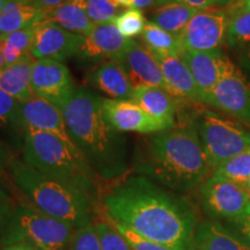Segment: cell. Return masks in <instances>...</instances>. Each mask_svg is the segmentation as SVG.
Returning <instances> with one entry per match:
<instances>
[{
  "label": "cell",
  "instance_id": "51",
  "mask_svg": "<svg viewBox=\"0 0 250 250\" xmlns=\"http://www.w3.org/2000/svg\"><path fill=\"white\" fill-rule=\"evenodd\" d=\"M19 1H21V2H22V0H19Z\"/></svg>",
  "mask_w": 250,
  "mask_h": 250
},
{
  "label": "cell",
  "instance_id": "15",
  "mask_svg": "<svg viewBox=\"0 0 250 250\" xmlns=\"http://www.w3.org/2000/svg\"><path fill=\"white\" fill-rule=\"evenodd\" d=\"M21 115L26 132L39 131L55 134L64 142L74 145L68 134L62 110L50 102L34 95L30 100L21 103Z\"/></svg>",
  "mask_w": 250,
  "mask_h": 250
},
{
  "label": "cell",
  "instance_id": "5",
  "mask_svg": "<svg viewBox=\"0 0 250 250\" xmlns=\"http://www.w3.org/2000/svg\"><path fill=\"white\" fill-rule=\"evenodd\" d=\"M22 159L50 179L76 188L98 204L101 201L100 179L73 144L55 134L27 131Z\"/></svg>",
  "mask_w": 250,
  "mask_h": 250
},
{
  "label": "cell",
  "instance_id": "42",
  "mask_svg": "<svg viewBox=\"0 0 250 250\" xmlns=\"http://www.w3.org/2000/svg\"><path fill=\"white\" fill-rule=\"evenodd\" d=\"M64 1H66V0H34L30 5L39 8L40 11H48V9H51L56 6L62 4Z\"/></svg>",
  "mask_w": 250,
  "mask_h": 250
},
{
  "label": "cell",
  "instance_id": "29",
  "mask_svg": "<svg viewBox=\"0 0 250 250\" xmlns=\"http://www.w3.org/2000/svg\"><path fill=\"white\" fill-rule=\"evenodd\" d=\"M212 174L247 188L250 180V148L235 158L230 159L221 167L212 171Z\"/></svg>",
  "mask_w": 250,
  "mask_h": 250
},
{
  "label": "cell",
  "instance_id": "26",
  "mask_svg": "<svg viewBox=\"0 0 250 250\" xmlns=\"http://www.w3.org/2000/svg\"><path fill=\"white\" fill-rule=\"evenodd\" d=\"M140 37H142L144 45L153 54L181 57L184 52L180 36L168 33L149 21L146 23L145 29L143 30Z\"/></svg>",
  "mask_w": 250,
  "mask_h": 250
},
{
  "label": "cell",
  "instance_id": "38",
  "mask_svg": "<svg viewBox=\"0 0 250 250\" xmlns=\"http://www.w3.org/2000/svg\"><path fill=\"white\" fill-rule=\"evenodd\" d=\"M14 158L15 155L11 147H8V145H6L2 140H0V168L4 170L8 169L9 165Z\"/></svg>",
  "mask_w": 250,
  "mask_h": 250
},
{
  "label": "cell",
  "instance_id": "11",
  "mask_svg": "<svg viewBox=\"0 0 250 250\" xmlns=\"http://www.w3.org/2000/svg\"><path fill=\"white\" fill-rule=\"evenodd\" d=\"M31 88L34 95L62 110L73 95L77 86L62 62L36 59L31 68Z\"/></svg>",
  "mask_w": 250,
  "mask_h": 250
},
{
  "label": "cell",
  "instance_id": "9",
  "mask_svg": "<svg viewBox=\"0 0 250 250\" xmlns=\"http://www.w3.org/2000/svg\"><path fill=\"white\" fill-rule=\"evenodd\" d=\"M208 104L250 124V83L229 59L212 90Z\"/></svg>",
  "mask_w": 250,
  "mask_h": 250
},
{
  "label": "cell",
  "instance_id": "17",
  "mask_svg": "<svg viewBox=\"0 0 250 250\" xmlns=\"http://www.w3.org/2000/svg\"><path fill=\"white\" fill-rule=\"evenodd\" d=\"M181 58L191 72L201 95L202 103L208 104L212 90L218 83L226 65L227 57L217 51H184Z\"/></svg>",
  "mask_w": 250,
  "mask_h": 250
},
{
  "label": "cell",
  "instance_id": "23",
  "mask_svg": "<svg viewBox=\"0 0 250 250\" xmlns=\"http://www.w3.org/2000/svg\"><path fill=\"white\" fill-rule=\"evenodd\" d=\"M175 96L161 87L138 85L134 87L131 101L140 105L144 110L159 120L175 124L177 107Z\"/></svg>",
  "mask_w": 250,
  "mask_h": 250
},
{
  "label": "cell",
  "instance_id": "10",
  "mask_svg": "<svg viewBox=\"0 0 250 250\" xmlns=\"http://www.w3.org/2000/svg\"><path fill=\"white\" fill-rule=\"evenodd\" d=\"M227 11L202 9L195 14L181 35L184 51H217L224 44L228 28Z\"/></svg>",
  "mask_w": 250,
  "mask_h": 250
},
{
  "label": "cell",
  "instance_id": "34",
  "mask_svg": "<svg viewBox=\"0 0 250 250\" xmlns=\"http://www.w3.org/2000/svg\"><path fill=\"white\" fill-rule=\"evenodd\" d=\"M67 250H101L95 224L74 230Z\"/></svg>",
  "mask_w": 250,
  "mask_h": 250
},
{
  "label": "cell",
  "instance_id": "39",
  "mask_svg": "<svg viewBox=\"0 0 250 250\" xmlns=\"http://www.w3.org/2000/svg\"><path fill=\"white\" fill-rule=\"evenodd\" d=\"M13 186L14 183L11 176L6 174V170L0 168V193L13 196Z\"/></svg>",
  "mask_w": 250,
  "mask_h": 250
},
{
  "label": "cell",
  "instance_id": "20",
  "mask_svg": "<svg viewBox=\"0 0 250 250\" xmlns=\"http://www.w3.org/2000/svg\"><path fill=\"white\" fill-rule=\"evenodd\" d=\"M35 61L33 56L27 54L13 64L5 65L0 70V90L20 103L33 98L31 68Z\"/></svg>",
  "mask_w": 250,
  "mask_h": 250
},
{
  "label": "cell",
  "instance_id": "30",
  "mask_svg": "<svg viewBox=\"0 0 250 250\" xmlns=\"http://www.w3.org/2000/svg\"><path fill=\"white\" fill-rule=\"evenodd\" d=\"M116 26L118 31L125 39L132 40V37L142 35L143 30L145 29L146 20L145 15L142 9L138 8H126L120 12L114 20L110 21Z\"/></svg>",
  "mask_w": 250,
  "mask_h": 250
},
{
  "label": "cell",
  "instance_id": "4",
  "mask_svg": "<svg viewBox=\"0 0 250 250\" xmlns=\"http://www.w3.org/2000/svg\"><path fill=\"white\" fill-rule=\"evenodd\" d=\"M8 171L15 188L43 213L70 224L76 229L99 220L98 203L76 188L50 179L23 159L15 156Z\"/></svg>",
  "mask_w": 250,
  "mask_h": 250
},
{
  "label": "cell",
  "instance_id": "18",
  "mask_svg": "<svg viewBox=\"0 0 250 250\" xmlns=\"http://www.w3.org/2000/svg\"><path fill=\"white\" fill-rule=\"evenodd\" d=\"M88 87L107 94L112 100H132L134 87L129 74L118 61H108L96 65L85 78Z\"/></svg>",
  "mask_w": 250,
  "mask_h": 250
},
{
  "label": "cell",
  "instance_id": "28",
  "mask_svg": "<svg viewBox=\"0 0 250 250\" xmlns=\"http://www.w3.org/2000/svg\"><path fill=\"white\" fill-rule=\"evenodd\" d=\"M228 28L226 43L232 48L250 44V12L233 8L228 12Z\"/></svg>",
  "mask_w": 250,
  "mask_h": 250
},
{
  "label": "cell",
  "instance_id": "40",
  "mask_svg": "<svg viewBox=\"0 0 250 250\" xmlns=\"http://www.w3.org/2000/svg\"><path fill=\"white\" fill-rule=\"evenodd\" d=\"M173 1L182 2V4H186L188 6H190V7L198 9V11L214 7L212 0H173Z\"/></svg>",
  "mask_w": 250,
  "mask_h": 250
},
{
  "label": "cell",
  "instance_id": "14",
  "mask_svg": "<svg viewBox=\"0 0 250 250\" xmlns=\"http://www.w3.org/2000/svg\"><path fill=\"white\" fill-rule=\"evenodd\" d=\"M130 42L131 40L125 39L112 22L95 24L88 35L83 37L76 57L87 64L118 61Z\"/></svg>",
  "mask_w": 250,
  "mask_h": 250
},
{
  "label": "cell",
  "instance_id": "41",
  "mask_svg": "<svg viewBox=\"0 0 250 250\" xmlns=\"http://www.w3.org/2000/svg\"><path fill=\"white\" fill-rule=\"evenodd\" d=\"M173 1V0H134L133 8L145 9V8H155L166 2Z\"/></svg>",
  "mask_w": 250,
  "mask_h": 250
},
{
  "label": "cell",
  "instance_id": "24",
  "mask_svg": "<svg viewBox=\"0 0 250 250\" xmlns=\"http://www.w3.org/2000/svg\"><path fill=\"white\" fill-rule=\"evenodd\" d=\"M197 12L198 9L182 2L169 1L153 8L149 22H153L168 33L181 36Z\"/></svg>",
  "mask_w": 250,
  "mask_h": 250
},
{
  "label": "cell",
  "instance_id": "33",
  "mask_svg": "<svg viewBox=\"0 0 250 250\" xmlns=\"http://www.w3.org/2000/svg\"><path fill=\"white\" fill-rule=\"evenodd\" d=\"M120 13L114 0H87V14L94 24L110 22Z\"/></svg>",
  "mask_w": 250,
  "mask_h": 250
},
{
  "label": "cell",
  "instance_id": "2",
  "mask_svg": "<svg viewBox=\"0 0 250 250\" xmlns=\"http://www.w3.org/2000/svg\"><path fill=\"white\" fill-rule=\"evenodd\" d=\"M101 101L89 87L77 86L62 112L72 142L94 173L105 182H116L130 170L129 138L111 126Z\"/></svg>",
  "mask_w": 250,
  "mask_h": 250
},
{
  "label": "cell",
  "instance_id": "16",
  "mask_svg": "<svg viewBox=\"0 0 250 250\" xmlns=\"http://www.w3.org/2000/svg\"><path fill=\"white\" fill-rule=\"evenodd\" d=\"M118 62L129 74L133 87L149 85L168 90L160 65L152 52L144 44L131 40L129 46Z\"/></svg>",
  "mask_w": 250,
  "mask_h": 250
},
{
  "label": "cell",
  "instance_id": "6",
  "mask_svg": "<svg viewBox=\"0 0 250 250\" xmlns=\"http://www.w3.org/2000/svg\"><path fill=\"white\" fill-rule=\"evenodd\" d=\"M76 228L37 210L29 202L17 203L0 246L27 242L42 250H67Z\"/></svg>",
  "mask_w": 250,
  "mask_h": 250
},
{
  "label": "cell",
  "instance_id": "36",
  "mask_svg": "<svg viewBox=\"0 0 250 250\" xmlns=\"http://www.w3.org/2000/svg\"><path fill=\"white\" fill-rule=\"evenodd\" d=\"M223 224L250 247V211L242 217L225 221Z\"/></svg>",
  "mask_w": 250,
  "mask_h": 250
},
{
  "label": "cell",
  "instance_id": "47",
  "mask_svg": "<svg viewBox=\"0 0 250 250\" xmlns=\"http://www.w3.org/2000/svg\"><path fill=\"white\" fill-rule=\"evenodd\" d=\"M212 1H213L214 7L215 6H221V7H225V6L233 4L234 1H239V0H212Z\"/></svg>",
  "mask_w": 250,
  "mask_h": 250
},
{
  "label": "cell",
  "instance_id": "32",
  "mask_svg": "<svg viewBox=\"0 0 250 250\" xmlns=\"http://www.w3.org/2000/svg\"><path fill=\"white\" fill-rule=\"evenodd\" d=\"M101 250H132L122 233L108 220L95 223Z\"/></svg>",
  "mask_w": 250,
  "mask_h": 250
},
{
  "label": "cell",
  "instance_id": "43",
  "mask_svg": "<svg viewBox=\"0 0 250 250\" xmlns=\"http://www.w3.org/2000/svg\"><path fill=\"white\" fill-rule=\"evenodd\" d=\"M240 64L246 71L250 72V44L247 45L240 56Z\"/></svg>",
  "mask_w": 250,
  "mask_h": 250
},
{
  "label": "cell",
  "instance_id": "31",
  "mask_svg": "<svg viewBox=\"0 0 250 250\" xmlns=\"http://www.w3.org/2000/svg\"><path fill=\"white\" fill-rule=\"evenodd\" d=\"M0 124L6 125L24 138L26 130L21 115V103L0 90Z\"/></svg>",
  "mask_w": 250,
  "mask_h": 250
},
{
  "label": "cell",
  "instance_id": "46",
  "mask_svg": "<svg viewBox=\"0 0 250 250\" xmlns=\"http://www.w3.org/2000/svg\"><path fill=\"white\" fill-rule=\"evenodd\" d=\"M116 4L120 6V7H125V8H132L134 0H114Z\"/></svg>",
  "mask_w": 250,
  "mask_h": 250
},
{
  "label": "cell",
  "instance_id": "37",
  "mask_svg": "<svg viewBox=\"0 0 250 250\" xmlns=\"http://www.w3.org/2000/svg\"><path fill=\"white\" fill-rule=\"evenodd\" d=\"M15 204L17 203H15L13 196L0 193V239H1L2 233L7 226Z\"/></svg>",
  "mask_w": 250,
  "mask_h": 250
},
{
  "label": "cell",
  "instance_id": "13",
  "mask_svg": "<svg viewBox=\"0 0 250 250\" xmlns=\"http://www.w3.org/2000/svg\"><path fill=\"white\" fill-rule=\"evenodd\" d=\"M83 37L54 22L42 21L35 26L30 55L35 59H54L64 62L76 57Z\"/></svg>",
  "mask_w": 250,
  "mask_h": 250
},
{
  "label": "cell",
  "instance_id": "35",
  "mask_svg": "<svg viewBox=\"0 0 250 250\" xmlns=\"http://www.w3.org/2000/svg\"><path fill=\"white\" fill-rule=\"evenodd\" d=\"M114 226L116 227L122 233V235L126 239V241L129 242V245L132 250H175L168 246L161 245V243L145 239V237L140 236L138 234L132 232V230H130L129 228L120 226V225H114Z\"/></svg>",
  "mask_w": 250,
  "mask_h": 250
},
{
  "label": "cell",
  "instance_id": "19",
  "mask_svg": "<svg viewBox=\"0 0 250 250\" xmlns=\"http://www.w3.org/2000/svg\"><path fill=\"white\" fill-rule=\"evenodd\" d=\"M153 56L160 65L167 89L171 95L193 102H202L195 79L182 58L160 54H153Z\"/></svg>",
  "mask_w": 250,
  "mask_h": 250
},
{
  "label": "cell",
  "instance_id": "45",
  "mask_svg": "<svg viewBox=\"0 0 250 250\" xmlns=\"http://www.w3.org/2000/svg\"><path fill=\"white\" fill-rule=\"evenodd\" d=\"M235 8L243 9V11H249L250 12V0H239L237 4L234 6Z\"/></svg>",
  "mask_w": 250,
  "mask_h": 250
},
{
  "label": "cell",
  "instance_id": "21",
  "mask_svg": "<svg viewBox=\"0 0 250 250\" xmlns=\"http://www.w3.org/2000/svg\"><path fill=\"white\" fill-rule=\"evenodd\" d=\"M195 250H250V247L223 223L199 221L193 237Z\"/></svg>",
  "mask_w": 250,
  "mask_h": 250
},
{
  "label": "cell",
  "instance_id": "44",
  "mask_svg": "<svg viewBox=\"0 0 250 250\" xmlns=\"http://www.w3.org/2000/svg\"><path fill=\"white\" fill-rule=\"evenodd\" d=\"M2 250H42V249L37 248V247L30 245V243L20 242V243H15V245L4 247Z\"/></svg>",
  "mask_w": 250,
  "mask_h": 250
},
{
  "label": "cell",
  "instance_id": "8",
  "mask_svg": "<svg viewBox=\"0 0 250 250\" xmlns=\"http://www.w3.org/2000/svg\"><path fill=\"white\" fill-rule=\"evenodd\" d=\"M202 210L210 220H234L250 211L248 189L218 175L210 176L198 187Z\"/></svg>",
  "mask_w": 250,
  "mask_h": 250
},
{
  "label": "cell",
  "instance_id": "12",
  "mask_svg": "<svg viewBox=\"0 0 250 250\" xmlns=\"http://www.w3.org/2000/svg\"><path fill=\"white\" fill-rule=\"evenodd\" d=\"M101 108L103 115L111 126L123 133L152 134L174 127V124L155 118L130 100L102 98Z\"/></svg>",
  "mask_w": 250,
  "mask_h": 250
},
{
  "label": "cell",
  "instance_id": "50",
  "mask_svg": "<svg viewBox=\"0 0 250 250\" xmlns=\"http://www.w3.org/2000/svg\"><path fill=\"white\" fill-rule=\"evenodd\" d=\"M247 189H248V191H250V180H249V182H248V186H247Z\"/></svg>",
  "mask_w": 250,
  "mask_h": 250
},
{
  "label": "cell",
  "instance_id": "48",
  "mask_svg": "<svg viewBox=\"0 0 250 250\" xmlns=\"http://www.w3.org/2000/svg\"><path fill=\"white\" fill-rule=\"evenodd\" d=\"M9 1V0H0V12L4 9V7L6 5H7V2Z\"/></svg>",
  "mask_w": 250,
  "mask_h": 250
},
{
  "label": "cell",
  "instance_id": "49",
  "mask_svg": "<svg viewBox=\"0 0 250 250\" xmlns=\"http://www.w3.org/2000/svg\"><path fill=\"white\" fill-rule=\"evenodd\" d=\"M34 0H22V2H24V4H31Z\"/></svg>",
  "mask_w": 250,
  "mask_h": 250
},
{
  "label": "cell",
  "instance_id": "3",
  "mask_svg": "<svg viewBox=\"0 0 250 250\" xmlns=\"http://www.w3.org/2000/svg\"><path fill=\"white\" fill-rule=\"evenodd\" d=\"M132 170L175 192L196 189L212 171L196 127L152 133Z\"/></svg>",
  "mask_w": 250,
  "mask_h": 250
},
{
  "label": "cell",
  "instance_id": "7",
  "mask_svg": "<svg viewBox=\"0 0 250 250\" xmlns=\"http://www.w3.org/2000/svg\"><path fill=\"white\" fill-rule=\"evenodd\" d=\"M212 171L250 148V133L233 122L205 110L196 126Z\"/></svg>",
  "mask_w": 250,
  "mask_h": 250
},
{
  "label": "cell",
  "instance_id": "25",
  "mask_svg": "<svg viewBox=\"0 0 250 250\" xmlns=\"http://www.w3.org/2000/svg\"><path fill=\"white\" fill-rule=\"evenodd\" d=\"M42 11L30 4L9 0L0 12V36L26 29L41 22Z\"/></svg>",
  "mask_w": 250,
  "mask_h": 250
},
{
  "label": "cell",
  "instance_id": "27",
  "mask_svg": "<svg viewBox=\"0 0 250 250\" xmlns=\"http://www.w3.org/2000/svg\"><path fill=\"white\" fill-rule=\"evenodd\" d=\"M35 26L0 36V46L5 65L13 64L24 55L30 54Z\"/></svg>",
  "mask_w": 250,
  "mask_h": 250
},
{
  "label": "cell",
  "instance_id": "1",
  "mask_svg": "<svg viewBox=\"0 0 250 250\" xmlns=\"http://www.w3.org/2000/svg\"><path fill=\"white\" fill-rule=\"evenodd\" d=\"M100 208L105 220L145 239L175 250H195L199 224L195 206L143 175L130 174L116 181L102 193Z\"/></svg>",
  "mask_w": 250,
  "mask_h": 250
},
{
  "label": "cell",
  "instance_id": "22",
  "mask_svg": "<svg viewBox=\"0 0 250 250\" xmlns=\"http://www.w3.org/2000/svg\"><path fill=\"white\" fill-rule=\"evenodd\" d=\"M42 21H50L83 36L88 35L95 26L87 14V0H66L54 8L42 11Z\"/></svg>",
  "mask_w": 250,
  "mask_h": 250
}]
</instances>
